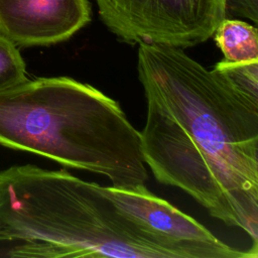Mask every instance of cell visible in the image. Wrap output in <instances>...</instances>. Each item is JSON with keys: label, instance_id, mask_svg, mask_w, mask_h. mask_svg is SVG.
Listing matches in <instances>:
<instances>
[{"label": "cell", "instance_id": "cell-9", "mask_svg": "<svg viewBox=\"0 0 258 258\" xmlns=\"http://www.w3.org/2000/svg\"><path fill=\"white\" fill-rule=\"evenodd\" d=\"M26 66L17 46L0 37V92L27 80Z\"/></svg>", "mask_w": 258, "mask_h": 258}, {"label": "cell", "instance_id": "cell-3", "mask_svg": "<svg viewBox=\"0 0 258 258\" xmlns=\"http://www.w3.org/2000/svg\"><path fill=\"white\" fill-rule=\"evenodd\" d=\"M0 240L7 256L172 258L96 182L32 164L0 171Z\"/></svg>", "mask_w": 258, "mask_h": 258}, {"label": "cell", "instance_id": "cell-5", "mask_svg": "<svg viewBox=\"0 0 258 258\" xmlns=\"http://www.w3.org/2000/svg\"><path fill=\"white\" fill-rule=\"evenodd\" d=\"M104 192L132 222L165 248L172 258H257L258 247L242 251L218 239L190 216L147 189L103 186Z\"/></svg>", "mask_w": 258, "mask_h": 258}, {"label": "cell", "instance_id": "cell-8", "mask_svg": "<svg viewBox=\"0 0 258 258\" xmlns=\"http://www.w3.org/2000/svg\"><path fill=\"white\" fill-rule=\"evenodd\" d=\"M214 70L236 90L258 102V60L233 62L223 59Z\"/></svg>", "mask_w": 258, "mask_h": 258}, {"label": "cell", "instance_id": "cell-1", "mask_svg": "<svg viewBox=\"0 0 258 258\" xmlns=\"http://www.w3.org/2000/svg\"><path fill=\"white\" fill-rule=\"evenodd\" d=\"M137 56L145 163L258 246V102L182 48L141 42Z\"/></svg>", "mask_w": 258, "mask_h": 258}, {"label": "cell", "instance_id": "cell-6", "mask_svg": "<svg viewBox=\"0 0 258 258\" xmlns=\"http://www.w3.org/2000/svg\"><path fill=\"white\" fill-rule=\"evenodd\" d=\"M90 20L88 0H0V37L17 47L62 42Z\"/></svg>", "mask_w": 258, "mask_h": 258}, {"label": "cell", "instance_id": "cell-2", "mask_svg": "<svg viewBox=\"0 0 258 258\" xmlns=\"http://www.w3.org/2000/svg\"><path fill=\"white\" fill-rule=\"evenodd\" d=\"M0 145L133 187L148 178L141 134L119 104L68 77L27 79L0 92Z\"/></svg>", "mask_w": 258, "mask_h": 258}, {"label": "cell", "instance_id": "cell-4", "mask_svg": "<svg viewBox=\"0 0 258 258\" xmlns=\"http://www.w3.org/2000/svg\"><path fill=\"white\" fill-rule=\"evenodd\" d=\"M103 23L128 43L186 48L213 36L224 0H95Z\"/></svg>", "mask_w": 258, "mask_h": 258}, {"label": "cell", "instance_id": "cell-7", "mask_svg": "<svg viewBox=\"0 0 258 258\" xmlns=\"http://www.w3.org/2000/svg\"><path fill=\"white\" fill-rule=\"evenodd\" d=\"M213 35L225 60H258V34L255 26L227 17L220 22Z\"/></svg>", "mask_w": 258, "mask_h": 258}, {"label": "cell", "instance_id": "cell-10", "mask_svg": "<svg viewBox=\"0 0 258 258\" xmlns=\"http://www.w3.org/2000/svg\"><path fill=\"white\" fill-rule=\"evenodd\" d=\"M225 18L244 17L257 23L258 0H224Z\"/></svg>", "mask_w": 258, "mask_h": 258}]
</instances>
